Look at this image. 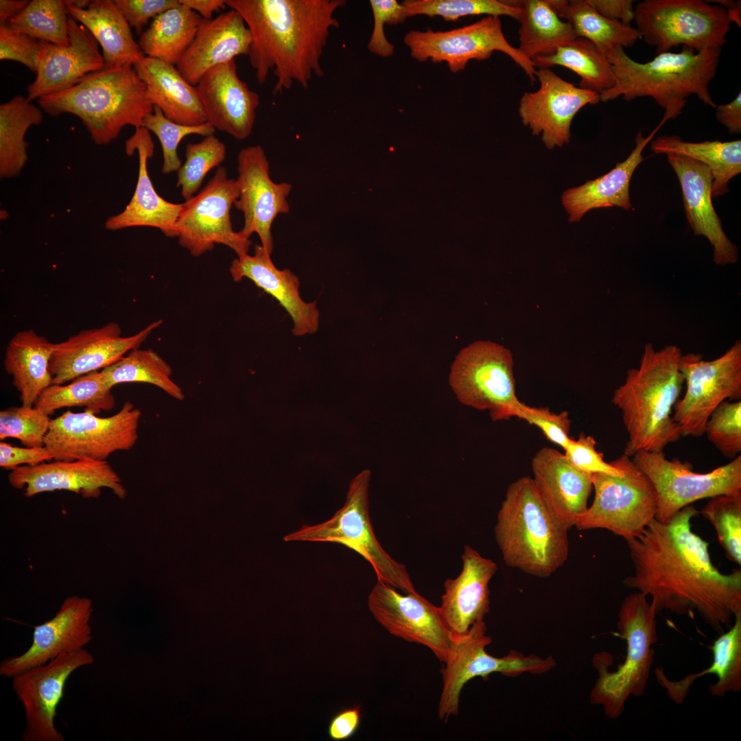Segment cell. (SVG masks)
Listing matches in <instances>:
<instances>
[{
	"label": "cell",
	"mask_w": 741,
	"mask_h": 741,
	"mask_svg": "<svg viewBox=\"0 0 741 741\" xmlns=\"http://www.w3.org/2000/svg\"><path fill=\"white\" fill-rule=\"evenodd\" d=\"M698 514L688 505L627 541L634 574L623 583L650 597L657 613L698 614L720 634L741 613V570L723 574L714 565L708 543L692 530Z\"/></svg>",
	"instance_id": "1"
},
{
	"label": "cell",
	"mask_w": 741,
	"mask_h": 741,
	"mask_svg": "<svg viewBox=\"0 0 741 741\" xmlns=\"http://www.w3.org/2000/svg\"><path fill=\"white\" fill-rule=\"evenodd\" d=\"M248 27L252 42L248 58L259 84L273 70L272 94L290 89L294 82L309 87L314 75L325 71L320 58L331 28L340 25L333 14L345 0H225Z\"/></svg>",
	"instance_id": "2"
},
{
	"label": "cell",
	"mask_w": 741,
	"mask_h": 741,
	"mask_svg": "<svg viewBox=\"0 0 741 741\" xmlns=\"http://www.w3.org/2000/svg\"><path fill=\"white\" fill-rule=\"evenodd\" d=\"M681 355L676 345L657 350L647 343L639 366L628 369L624 384L614 391L611 402L621 411L628 436L627 456L642 450L662 452L682 436L672 417L684 384Z\"/></svg>",
	"instance_id": "3"
},
{
	"label": "cell",
	"mask_w": 741,
	"mask_h": 741,
	"mask_svg": "<svg viewBox=\"0 0 741 741\" xmlns=\"http://www.w3.org/2000/svg\"><path fill=\"white\" fill-rule=\"evenodd\" d=\"M612 66L615 83L600 94V102L619 97L626 102L639 97L652 98L664 110L663 124L680 115L687 98L694 95L711 108L717 104L709 86L715 78L721 48L701 51L683 47L678 53L663 52L646 62H639L616 47L606 52Z\"/></svg>",
	"instance_id": "4"
},
{
	"label": "cell",
	"mask_w": 741,
	"mask_h": 741,
	"mask_svg": "<svg viewBox=\"0 0 741 741\" xmlns=\"http://www.w3.org/2000/svg\"><path fill=\"white\" fill-rule=\"evenodd\" d=\"M37 101L50 116H77L97 145L108 144L126 126L141 128L144 118L154 110L143 82L130 64L105 67Z\"/></svg>",
	"instance_id": "5"
},
{
	"label": "cell",
	"mask_w": 741,
	"mask_h": 741,
	"mask_svg": "<svg viewBox=\"0 0 741 741\" xmlns=\"http://www.w3.org/2000/svg\"><path fill=\"white\" fill-rule=\"evenodd\" d=\"M495 537L506 565L538 578L551 576L568 557L567 530L552 516L530 477L508 487Z\"/></svg>",
	"instance_id": "6"
},
{
	"label": "cell",
	"mask_w": 741,
	"mask_h": 741,
	"mask_svg": "<svg viewBox=\"0 0 741 741\" xmlns=\"http://www.w3.org/2000/svg\"><path fill=\"white\" fill-rule=\"evenodd\" d=\"M653 604L639 591L626 596L618 613L617 626L626 642L624 660L616 670H609L612 655L606 651L596 654L593 665L598 677L590 693L592 704L603 707L611 719L618 718L631 696L645 694L657 642L656 615Z\"/></svg>",
	"instance_id": "7"
},
{
	"label": "cell",
	"mask_w": 741,
	"mask_h": 741,
	"mask_svg": "<svg viewBox=\"0 0 741 741\" xmlns=\"http://www.w3.org/2000/svg\"><path fill=\"white\" fill-rule=\"evenodd\" d=\"M371 473L364 469L354 477L346 501L329 519L315 525L304 524L283 537L285 542H330L343 545L362 556L373 568L377 580L403 593L416 592L405 566L381 547L374 532L369 515L368 487Z\"/></svg>",
	"instance_id": "8"
},
{
	"label": "cell",
	"mask_w": 741,
	"mask_h": 741,
	"mask_svg": "<svg viewBox=\"0 0 741 741\" xmlns=\"http://www.w3.org/2000/svg\"><path fill=\"white\" fill-rule=\"evenodd\" d=\"M621 475L591 474L595 495L575 527L580 530H608L626 541L639 536L655 519L657 497L648 476L625 454L611 461Z\"/></svg>",
	"instance_id": "9"
},
{
	"label": "cell",
	"mask_w": 741,
	"mask_h": 741,
	"mask_svg": "<svg viewBox=\"0 0 741 741\" xmlns=\"http://www.w3.org/2000/svg\"><path fill=\"white\" fill-rule=\"evenodd\" d=\"M633 20L657 54L681 45L696 52L722 48L732 23L725 8L702 0H644Z\"/></svg>",
	"instance_id": "10"
},
{
	"label": "cell",
	"mask_w": 741,
	"mask_h": 741,
	"mask_svg": "<svg viewBox=\"0 0 741 741\" xmlns=\"http://www.w3.org/2000/svg\"><path fill=\"white\" fill-rule=\"evenodd\" d=\"M511 351L490 340H478L456 355L449 384L462 404L489 412L493 421L514 417L519 402Z\"/></svg>",
	"instance_id": "11"
},
{
	"label": "cell",
	"mask_w": 741,
	"mask_h": 741,
	"mask_svg": "<svg viewBox=\"0 0 741 741\" xmlns=\"http://www.w3.org/2000/svg\"><path fill=\"white\" fill-rule=\"evenodd\" d=\"M141 412L126 401L116 414L100 417L86 410H67L51 419L45 446L55 460H106L117 451H128L136 444Z\"/></svg>",
	"instance_id": "12"
},
{
	"label": "cell",
	"mask_w": 741,
	"mask_h": 741,
	"mask_svg": "<svg viewBox=\"0 0 741 741\" xmlns=\"http://www.w3.org/2000/svg\"><path fill=\"white\" fill-rule=\"evenodd\" d=\"M679 366L686 390L675 403L672 417L682 436L699 437L722 401L741 399V341L710 361L700 353H682Z\"/></svg>",
	"instance_id": "13"
},
{
	"label": "cell",
	"mask_w": 741,
	"mask_h": 741,
	"mask_svg": "<svg viewBox=\"0 0 741 741\" xmlns=\"http://www.w3.org/2000/svg\"><path fill=\"white\" fill-rule=\"evenodd\" d=\"M632 460L652 483L657 497L655 519L669 521L693 502L725 494L741 492V456L710 472L692 471V465L678 458L668 460L663 452L639 451Z\"/></svg>",
	"instance_id": "14"
},
{
	"label": "cell",
	"mask_w": 741,
	"mask_h": 741,
	"mask_svg": "<svg viewBox=\"0 0 741 741\" xmlns=\"http://www.w3.org/2000/svg\"><path fill=\"white\" fill-rule=\"evenodd\" d=\"M484 621L473 624L459 637H453L449 657L442 670L443 688L438 703V717L445 722L457 716L461 691L464 685L476 677H486L494 672L516 677L524 672L541 674L556 665L552 657L542 659L537 655L525 656L511 651L502 657L486 652L491 638L486 634Z\"/></svg>",
	"instance_id": "15"
},
{
	"label": "cell",
	"mask_w": 741,
	"mask_h": 741,
	"mask_svg": "<svg viewBox=\"0 0 741 741\" xmlns=\"http://www.w3.org/2000/svg\"><path fill=\"white\" fill-rule=\"evenodd\" d=\"M412 58L434 63L447 62L449 70H464L471 60L489 58L495 51L508 56L534 82L536 67L518 48L511 45L502 31L499 16H487L473 23L446 31L410 30L404 36Z\"/></svg>",
	"instance_id": "16"
},
{
	"label": "cell",
	"mask_w": 741,
	"mask_h": 741,
	"mask_svg": "<svg viewBox=\"0 0 741 741\" xmlns=\"http://www.w3.org/2000/svg\"><path fill=\"white\" fill-rule=\"evenodd\" d=\"M237 180L219 167L212 178L196 195L181 203L176 224L179 244L199 257L223 244L240 256L248 253L250 239L233 230L231 209L239 198Z\"/></svg>",
	"instance_id": "17"
},
{
	"label": "cell",
	"mask_w": 741,
	"mask_h": 741,
	"mask_svg": "<svg viewBox=\"0 0 741 741\" xmlns=\"http://www.w3.org/2000/svg\"><path fill=\"white\" fill-rule=\"evenodd\" d=\"M94 663L84 648L62 653L48 662L27 669L12 677V688L25 712L23 741H64L54 718L66 683L80 668Z\"/></svg>",
	"instance_id": "18"
},
{
	"label": "cell",
	"mask_w": 741,
	"mask_h": 741,
	"mask_svg": "<svg viewBox=\"0 0 741 741\" xmlns=\"http://www.w3.org/2000/svg\"><path fill=\"white\" fill-rule=\"evenodd\" d=\"M368 607L377 622L391 635L428 648L445 663L453 636L439 609L418 592L401 593L380 581L373 587Z\"/></svg>",
	"instance_id": "19"
},
{
	"label": "cell",
	"mask_w": 741,
	"mask_h": 741,
	"mask_svg": "<svg viewBox=\"0 0 741 741\" xmlns=\"http://www.w3.org/2000/svg\"><path fill=\"white\" fill-rule=\"evenodd\" d=\"M239 198L235 207L244 215V226L239 231L250 239L256 233L261 246L271 255L274 220L279 214L287 213V197L292 185L277 183L270 176V164L263 148L259 145L242 149L237 155Z\"/></svg>",
	"instance_id": "20"
},
{
	"label": "cell",
	"mask_w": 741,
	"mask_h": 741,
	"mask_svg": "<svg viewBox=\"0 0 741 741\" xmlns=\"http://www.w3.org/2000/svg\"><path fill=\"white\" fill-rule=\"evenodd\" d=\"M536 76L540 86L534 92L523 94L519 116L533 135L541 134L548 149L562 147L569 142L574 116L585 106L600 102V94L576 86L550 69H539Z\"/></svg>",
	"instance_id": "21"
},
{
	"label": "cell",
	"mask_w": 741,
	"mask_h": 741,
	"mask_svg": "<svg viewBox=\"0 0 741 741\" xmlns=\"http://www.w3.org/2000/svg\"><path fill=\"white\" fill-rule=\"evenodd\" d=\"M162 323L163 320H158L134 335L122 336L119 324L110 322L54 343L49 365L52 384H64L113 365L130 351L139 348Z\"/></svg>",
	"instance_id": "22"
},
{
	"label": "cell",
	"mask_w": 741,
	"mask_h": 741,
	"mask_svg": "<svg viewBox=\"0 0 741 741\" xmlns=\"http://www.w3.org/2000/svg\"><path fill=\"white\" fill-rule=\"evenodd\" d=\"M93 611L89 598L76 595L66 598L51 619L34 627L32 645L25 652L1 661L0 674L12 678L62 653L84 648L93 639L90 624Z\"/></svg>",
	"instance_id": "23"
},
{
	"label": "cell",
	"mask_w": 741,
	"mask_h": 741,
	"mask_svg": "<svg viewBox=\"0 0 741 741\" xmlns=\"http://www.w3.org/2000/svg\"><path fill=\"white\" fill-rule=\"evenodd\" d=\"M53 460L11 470L8 475L10 484L23 490L27 497L64 490L97 498L102 489H110L120 499L126 495L119 476L106 460Z\"/></svg>",
	"instance_id": "24"
},
{
	"label": "cell",
	"mask_w": 741,
	"mask_h": 741,
	"mask_svg": "<svg viewBox=\"0 0 741 741\" xmlns=\"http://www.w3.org/2000/svg\"><path fill=\"white\" fill-rule=\"evenodd\" d=\"M68 36L67 46L40 41L36 78L27 86L30 102L65 90L106 67L97 42L69 15Z\"/></svg>",
	"instance_id": "25"
},
{
	"label": "cell",
	"mask_w": 741,
	"mask_h": 741,
	"mask_svg": "<svg viewBox=\"0 0 741 741\" xmlns=\"http://www.w3.org/2000/svg\"><path fill=\"white\" fill-rule=\"evenodd\" d=\"M235 60L215 66L200 79L196 88L207 122L215 130L243 141L253 130L259 94L238 75Z\"/></svg>",
	"instance_id": "26"
},
{
	"label": "cell",
	"mask_w": 741,
	"mask_h": 741,
	"mask_svg": "<svg viewBox=\"0 0 741 741\" xmlns=\"http://www.w3.org/2000/svg\"><path fill=\"white\" fill-rule=\"evenodd\" d=\"M532 471L531 478L541 500L556 521L568 531L588 508L591 475L574 467L564 454L547 447L533 457Z\"/></svg>",
	"instance_id": "27"
},
{
	"label": "cell",
	"mask_w": 741,
	"mask_h": 741,
	"mask_svg": "<svg viewBox=\"0 0 741 741\" xmlns=\"http://www.w3.org/2000/svg\"><path fill=\"white\" fill-rule=\"evenodd\" d=\"M667 159L680 183L686 218L694 235L705 237L712 245L716 264L736 263L738 248L724 231L712 203L714 177L709 168L685 156L668 154Z\"/></svg>",
	"instance_id": "28"
},
{
	"label": "cell",
	"mask_w": 741,
	"mask_h": 741,
	"mask_svg": "<svg viewBox=\"0 0 741 741\" xmlns=\"http://www.w3.org/2000/svg\"><path fill=\"white\" fill-rule=\"evenodd\" d=\"M270 254L261 246H255L254 255L237 256L229 272L235 282L246 278L274 298L290 316L296 336L313 334L319 327L320 312L316 302H306L301 296L300 281L290 270L278 269Z\"/></svg>",
	"instance_id": "29"
},
{
	"label": "cell",
	"mask_w": 741,
	"mask_h": 741,
	"mask_svg": "<svg viewBox=\"0 0 741 741\" xmlns=\"http://www.w3.org/2000/svg\"><path fill=\"white\" fill-rule=\"evenodd\" d=\"M462 568L455 578L444 583L440 613L454 637L466 633L476 622L484 621L490 610L489 583L497 564L466 545L461 556Z\"/></svg>",
	"instance_id": "30"
},
{
	"label": "cell",
	"mask_w": 741,
	"mask_h": 741,
	"mask_svg": "<svg viewBox=\"0 0 741 741\" xmlns=\"http://www.w3.org/2000/svg\"><path fill=\"white\" fill-rule=\"evenodd\" d=\"M252 42L250 32L235 10L215 18L202 19L194 40L176 64L183 78L196 86L211 68L239 55H247Z\"/></svg>",
	"instance_id": "31"
},
{
	"label": "cell",
	"mask_w": 741,
	"mask_h": 741,
	"mask_svg": "<svg viewBox=\"0 0 741 741\" xmlns=\"http://www.w3.org/2000/svg\"><path fill=\"white\" fill-rule=\"evenodd\" d=\"M135 149L139 154V172L134 194L123 211L106 220L105 227L117 231L150 226L158 228L167 237H176L175 228L181 204L163 199L155 190L148 171V160L153 155L154 143L150 132L143 127L137 128L126 142L128 155H132Z\"/></svg>",
	"instance_id": "32"
},
{
	"label": "cell",
	"mask_w": 741,
	"mask_h": 741,
	"mask_svg": "<svg viewBox=\"0 0 741 741\" xmlns=\"http://www.w3.org/2000/svg\"><path fill=\"white\" fill-rule=\"evenodd\" d=\"M663 125L660 122L646 137L639 131L635 139V146L629 156L624 161L617 163L610 172L563 192L562 204L569 214V222H579L587 212L593 209L619 207L629 210L632 208L629 193L632 176L644 160V149Z\"/></svg>",
	"instance_id": "33"
},
{
	"label": "cell",
	"mask_w": 741,
	"mask_h": 741,
	"mask_svg": "<svg viewBox=\"0 0 741 741\" xmlns=\"http://www.w3.org/2000/svg\"><path fill=\"white\" fill-rule=\"evenodd\" d=\"M134 67L152 104L168 119L185 126L207 122L196 86L183 78L176 66L145 56Z\"/></svg>",
	"instance_id": "34"
},
{
	"label": "cell",
	"mask_w": 741,
	"mask_h": 741,
	"mask_svg": "<svg viewBox=\"0 0 741 741\" xmlns=\"http://www.w3.org/2000/svg\"><path fill=\"white\" fill-rule=\"evenodd\" d=\"M710 649L713 660L709 668L678 681L668 678L662 668H656V679L671 701L681 704L694 681L707 674H715L717 678L716 682L708 687L711 696L722 697L741 690V613L736 616L728 631L714 641Z\"/></svg>",
	"instance_id": "35"
},
{
	"label": "cell",
	"mask_w": 741,
	"mask_h": 741,
	"mask_svg": "<svg viewBox=\"0 0 741 741\" xmlns=\"http://www.w3.org/2000/svg\"><path fill=\"white\" fill-rule=\"evenodd\" d=\"M64 3L68 14L83 25L101 45L106 67L134 65L145 56L114 1H91L86 8Z\"/></svg>",
	"instance_id": "36"
},
{
	"label": "cell",
	"mask_w": 741,
	"mask_h": 741,
	"mask_svg": "<svg viewBox=\"0 0 741 741\" xmlns=\"http://www.w3.org/2000/svg\"><path fill=\"white\" fill-rule=\"evenodd\" d=\"M54 343L32 329L17 332L10 340L3 366L12 377L22 405H34L40 393L52 384L49 370Z\"/></svg>",
	"instance_id": "37"
},
{
	"label": "cell",
	"mask_w": 741,
	"mask_h": 741,
	"mask_svg": "<svg viewBox=\"0 0 741 741\" xmlns=\"http://www.w3.org/2000/svg\"><path fill=\"white\" fill-rule=\"evenodd\" d=\"M650 148L655 154H674L687 157L706 165L714 180L712 198L729 191V180L741 172V141L686 142L679 137L662 135L651 140Z\"/></svg>",
	"instance_id": "38"
},
{
	"label": "cell",
	"mask_w": 741,
	"mask_h": 741,
	"mask_svg": "<svg viewBox=\"0 0 741 741\" xmlns=\"http://www.w3.org/2000/svg\"><path fill=\"white\" fill-rule=\"evenodd\" d=\"M506 1L520 9L517 48L532 61L554 53L558 47L576 38L570 23L561 19L548 0Z\"/></svg>",
	"instance_id": "39"
},
{
	"label": "cell",
	"mask_w": 741,
	"mask_h": 741,
	"mask_svg": "<svg viewBox=\"0 0 741 741\" xmlns=\"http://www.w3.org/2000/svg\"><path fill=\"white\" fill-rule=\"evenodd\" d=\"M202 21L198 14L180 3L154 18L140 34L138 44L145 56L176 66L194 40Z\"/></svg>",
	"instance_id": "40"
},
{
	"label": "cell",
	"mask_w": 741,
	"mask_h": 741,
	"mask_svg": "<svg viewBox=\"0 0 741 741\" xmlns=\"http://www.w3.org/2000/svg\"><path fill=\"white\" fill-rule=\"evenodd\" d=\"M43 113L27 97L18 95L0 105V177L19 176L27 161L28 129L42 123Z\"/></svg>",
	"instance_id": "41"
},
{
	"label": "cell",
	"mask_w": 741,
	"mask_h": 741,
	"mask_svg": "<svg viewBox=\"0 0 741 741\" xmlns=\"http://www.w3.org/2000/svg\"><path fill=\"white\" fill-rule=\"evenodd\" d=\"M548 2L561 19L570 23L576 38L589 40L604 53L616 47H631L642 38L637 28L603 16L587 0Z\"/></svg>",
	"instance_id": "42"
},
{
	"label": "cell",
	"mask_w": 741,
	"mask_h": 741,
	"mask_svg": "<svg viewBox=\"0 0 741 741\" xmlns=\"http://www.w3.org/2000/svg\"><path fill=\"white\" fill-rule=\"evenodd\" d=\"M532 62L539 69L565 67L580 77L579 87L599 94L610 89L615 83L612 66L606 53L585 38H576L558 47L554 53L537 57Z\"/></svg>",
	"instance_id": "43"
},
{
	"label": "cell",
	"mask_w": 741,
	"mask_h": 741,
	"mask_svg": "<svg viewBox=\"0 0 741 741\" xmlns=\"http://www.w3.org/2000/svg\"><path fill=\"white\" fill-rule=\"evenodd\" d=\"M111 388L102 371L80 376L68 384H51L39 395L34 406L51 415L62 408L85 407L95 414L115 405Z\"/></svg>",
	"instance_id": "44"
},
{
	"label": "cell",
	"mask_w": 741,
	"mask_h": 741,
	"mask_svg": "<svg viewBox=\"0 0 741 741\" xmlns=\"http://www.w3.org/2000/svg\"><path fill=\"white\" fill-rule=\"evenodd\" d=\"M101 371L111 388L121 384L146 383L161 388L178 401L185 398L182 388L172 379V367L152 349H133Z\"/></svg>",
	"instance_id": "45"
},
{
	"label": "cell",
	"mask_w": 741,
	"mask_h": 741,
	"mask_svg": "<svg viewBox=\"0 0 741 741\" xmlns=\"http://www.w3.org/2000/svg\"><path fill=\"white\" fill-rule=\"evenodd\" d=\"M68 19L63 1L32 0L8 23L40 41L67 46Z\"/></svg>",
	"instance_id": "46"
},
{
	"label": "cell",
	"mask_w": 741,
	"mask_h": 741,
	"mask_svg": "<svg viewBox=\"0 0 741 741\" xmlns=\"http://www.w3.org/2000/svg\"><path fill=\"white\" fill-rule=\"evenodd\" d=\"M406 18L416 15L441 16L445 21L487 14L508 16L517 20L520 9L506 1L497 0H405L401 3Z\"/></svg>",
	"instance_id": "47"
},
{
	"label": "cell",
	"mask_w": 741,
	"mask_h": 741,
	"mask_svg": "<svg viewBox=\"0 0 741 741\" xmlns=\"http://www.w3.org/2000/svg\"><path fill=\"white\" fill-rule=\"evenodd\" d=\"M714 527L727 558L741 565V492L710 498L700 511Z\"/></svg>",
	"instance_id": "48"
},
{
	"label": "cell",
	"mask_w": 741,
	"mask_h": 741,
	"mask_svg": "<svg viewBox=\"0 0 741 741\" xmlns=\"http://www.w3.org/2000/svg\"><path fill=\"white\" fill-rule=\"evenodd\" d=\"M226 153L225 144L215 134L187 145L185 161L177 171L176 183L185 200L199 190L207 174L224 161Z\"/></svg>",
	"instance_id": "49"
},
{
	"label": "cell",
	"mask_w": 741,
	"mask_h": 741,
	"mask_svg": "<svg viewBox=\"0 0 741 741\" xmlns=\"http://www.w3.org/2000/svg\"><path fill=\"white\" fill-rule=\"evenodd\" d=\"M141 127L153 132L160 141L163 158L161 172L163 174L178 171L181 167L182 162L177 150L183 138L191 134L207 137L214 134L215 132L208 122L199 126L175 123L165 117L157 106H154L153 112L144 118Z\"/></svg>",
	"instance_id": "50"
},
{
	"label": "cell",
	"mask_w": 741,
	"mask_h": 741,
	"mask_svg": "<svg viewBox=\"0 0 741 741\" xmlns=\"http://www.w3.org/2000/svg\"><path fill=\"white\" fill-rule=\"evenodd\" d=\"M35 406H12L0 412V440L14 438L25 447L45 446L51 419Z\"/></svg>",
	"instance_id": "51"
},
{
	"label": "cell",
	"mask_w": 741,
	"mask_h": 741,
	"mask_svg": "<svg viewBox=\"0 0 741 741\" xmlns=\"http://www.w3.org/2000/svg\"><path fill=\"white\" fill-rule=\"evenodd\" d=\"M708 440L729 458L741 451V401H722L709 416L704 430Z\"/></svg>",
	"instance_id": "52"
},
{
	"label": "cell",
	"mask_w": 741,
	"mask_h": 741,
	"mask_svg": "<svg viewBox=\"0 0 741 741\" xmlns=\"http://www.w3.org/2000/svg\"><path fill=\"white\" fill-rule=\"evenodd\" d=\"M513 415L538 427L548 440L563 449L570 439L571 421L567 411L555 413L548 408L530 406L519 401Z\"/></svg>",
	"instance_id": "53"
},
{
	"label": "cell",
	"mask_w": 741,
	"mask_h": 741,
	"mask_svg": "<svg viewBox=\"0 0 741 741\" xmlns=\"http://www.w3.org/2000/svg\"><path fill=\"white\" fill-rule=\"evenodd\" d=\"M369 2L374 25L367 47L372 54L388 58L393 54L395 46L386 38L384 26L386 24L401 23L407 18L401 3L396 0H370Z\"/></svg>",
	"instance_id": "54"
},
{
	"label": "cell",
	"mask_w": 741,
	"mask_h": 741,
	"mask_svg": "<svg viewBox=\"0 0 741 741\" xmlns=\"http://www.w3.org/2000/svg\"><path fill=\"white\" fill-rule=\"evenodd\" d=\"M596 441L592 436L581 432L576 439L571 438L565 450L567 460L576 469L589 474L596 473L621 475V469L603 459V455L596 449Z\"/></svg>",
	"instance_id": "55"
},
{
	"label": "cell",
	"mask_w": 741,
	"mask_h": 741,
	"mask_svg": "<svg viewBox=\"0 0 741 741\" xmlns=\"http://www.w3.org/2000/svg\"><path fill=\"white\" fill-rule=\"evenodd\" d=\"M40 40L14 29L9 23L0 25V60L19 62L30 71L37 70Z\"/></svg>",
	"instance_id": "56"
},
{
	"label": "cell",
	"mask_w": 741,
	"mask_h": 741,
	"mask_svg": "<svg viewBox=\"0 0 741 741\" xmlns=\"http://www.w3.org/2000/svg\"><path fill=\"white\" fill-rule=\"evenodd\" d=\"M131 27L141 34L150 19L180 5L179 0H115Z\"/></svg>",
	"instance_id": "57"
},
{
	"label": "cell",
	"mask_w": 741,
	"mask_h": 741,
	"mask_svg": "<svg viewBox=\"0 0 741 741\" xmlns=\"http://www.w3.org/2000/svg\"><path fill=\"white\" fill-rule=\"evenodd\" d=\"M54 460L45 447H19L1 440L0 443V467L12 470L23 465H35Z\"/></svg>",
	"instance_id": "58"
},
{
	"label": "cell",
	"mask_w": 741,
	"mask_h": 741,
	"mask_svg": "<svg viewBox=\"0 0 741 741\" xmlns=\"http://www.w3.org/2000/svg\"><path fill=\"white\" fill-rule=\"evenodd\" d=\"M361 720L362 711L359 706L340 710L329 722V738L334 741H343L352 738L358 730Z\"/></svg>",
	"instance_id": "59"
},
{
	"label": "cell",
	"mask_w": 741,
	"mask_h": 741,
	"mask_svg": "<svg viewBox=\"0 0 741 741\" xmlns=\"http://www.w3.org/2000/svg\"><path fill=\"white\" fill-rule=\"evenodd\" d=\"M588 3L601 15L613 20L631 25L634 19L635 7L633 0H587Z\"/></svg>",
	"instance_id": "60"
},
{
	"label": "cell",
	"mask_w": 741,
	"mask_h": 741,
	"mask_svg": "<svg viewBox=\"0 0 741 741\" xmlns=\"http://www.w3.org/2000/svg\"><path fill=\"white\" fill-rule=\"evenodd\" d=\"M717 121L727 128L730 134L741 132V93L730 102L716 106Z\"/></svg>",
	"instance_id": "61"
},
{
	"label": "cell",
	"mask_w": 741,
	"mask_h": 741,
	"mask_svg": "<svg viewBox=\"0 0 741 741\" xmlns=\"http://www.w3.org/2000/svg\"><path fill=\"white\" fill-rule=\"evenodd\" d=\"M180 3L206 20L213 19L214 12L227 7L225 0H180Z\"/></svg>",
	"instance_id": "62"
},
{
	"label": "cell",
	"mask_w": 741,
	"mask_h": 741,
	"mask_svg": "<svg viewBox=\"0 0 741 741\" xmlns=\"http://www.w3.org/2000/svg\"><path fill=\"white\" fill-rule=\"evenodd\" d=\"M27 0H1L0 25L8 23L27 6Z\"/></svg>",
	"instance_id": "63"
},
{
	"label": "cell",
	"mask_w": 741,
	"mask_h": 741,
	"mask_svg": "<svg viewBox=\"0 0 741 741\" xmlns=\"http://www.w3.org/2000/svg\"><path fill=\"white\" fill-rule=\"evenodd\" d=\"M732 23H736L739 27H741V3L738 1L736 4L731 8L727 10Z\"/></svg>",
	"instance_id": "64"
}]
</instances>
